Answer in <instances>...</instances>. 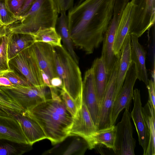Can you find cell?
Wrapping results in <instances>:
<instances>
[{"mask_svg": "<svg viewBox=\"0 0 155 155\" xmlns=\"http://www.w3.org/2000/svg\"><path fill=\"white\" fill-rule=\"evenodd\" d=\"M116 0H84L68 10L67 20L73 45L92 54L103 41Z\"/></svg>", "mask_w": 155, "mask_h": 155, "instance_id": "cell-1", "label": "cell"}, {"mask_svg": "<svg viewBox=\"0 0 155 155\" xmlns=\"http://www.w3.org/2000/svg\"><path fill=\"white\" fill-rule=\"evenodd\" d=\"M50 89L51 98L25 112L37 122L46 139L54 145L63 141L69 136L74 117L58 95L57 88L51 87Z\"/></svg>", "mask_w": 155, "mask_h": 155, "instance_id": "cell-2", "label": "cell"}, {"mask_svg": "<svg viewBox=\"0 0 155 155\" xmlns=\"http://www.w3.org/2000/svg\"><path fill=\"white\" fill-rule=\"evenodd\" d=\"M59 14L54 0H35L19 20L7 26L11 32L34 35L40 28H55Z\"/></svg>", "mask_w": 155, "mask_h": 155, "instance_id": "cell-3", "label": "cell"}, {"mask_svg": "<svg viewBox=\"0 0 155 155\" xmlns=\"http://www.w3.org/2000/svg\"><path fill=\"white\" fill-rule=\"evenodd\" d=\"M57 73L63 88L75 102L78 109L82 104V79L78 65L63 45L54 47Z\"/></svg>", "mask_w": 155, "mask_h": 155, "instance_id": "cell-4", "label": "cell"}, {"mask_svg": "<svg viewBox=\"0 0 155 155\" xmlns=\"http://www.w3.org/2000/svg\"><path fill=\"white\" fill-rule=\"evenodd\" d=\"M21 107L24 111L29 110L41 102L51 98L49 87L40 86L0 87Z\"/></svg>", "mask_w": 155, "mask_h": 155, "instance_id": "cell-5", "label": "cell"}, {"mask_svg": "<svg viewBox=\"0 0 155 155\" xmlns=\"http://www.w3.org/2000/svg\"><path fill=\"white\" fill-rule=\"evenodd\" d=\"M130 0H116L111 19L104 35L101 58L108 73L117 58L113 46L116 31L123 11Z\"/></svg>", "mask_w": 155, "mask_h": 155, "instance_id": "cell-6", "label": "cell"}, {"mask_svg": "<svg viewBox=\"0 0 155 155\" xmlns=\"http://www.w3.org/2000/svg\"><path fill=\"white\" fill-rule=\"evenodd\" d=\"M135 5L130 35L138 38L154 25L155 0H131Z\"/></svg>", "mask_w": 155, "mask_h": 155, "instance_id": "cell-7", "label": "cell"}, {"mask_svg": "<svg viewBox=\"0 0 155 155\" xmlns=\"http://www.w3.org/2000/svg\"><path fill=\"white\" fill-rule=\"evenodd\" d=\"M9 62L33 86L45 85L41 69L28 48L23 50Z\"/></svg>", "mask_w": 155, "mask_h": 155, "instance_id": "cell-8", "label": "cell"}, {"mask_svg": "<svg viewBox=\"0 0 155 155\" xmlns=\"http://www.w3.org/2000/svg\"><path fill=\"white\" fill-rule=\"evenodd\" d=\"M120 55V53L117 57L108 73L107 85L100 108L97 130L112 125L111 116L115 99L117 73Z\"/></svg>", "mask_w": 155, "mask_h": 155, "instance_id": "cell-9", "label": "cell"}, {"mask_svg": "<svg viewBox=\"0 0 155 155\" xmlns=\"http://www.w3.org/2000/svg\"><path fill=\"white\" fill-rule=\"evenodd\" d=\"M130 113L125 109L121 121L116 126L114 152L117 155H134L136 141L133 136Z\"/></svg>", "mask_w": 155, "mask_h": 155, "instance_id": "cell-10", "label": "cell"}, {"mask_svg": "<svg viewBox=\"0 0 155 155\" xmlns=\"http://www.w3.org/2000/svg\"><path fill=\"white\" fill-rule=\"evenodd\" d=\"M137 79L134 65L132 62L127 73L123 86L114 103L111 116L112 125H114L120 112L129 110L133 95V87Z\"/></svg>", "mask_w": 155, "mask_h": 155, "instance_id": "cell-11", "label": "cell"}, {"mask_svg": "<svg viewBox=\"0 0 155 155\" xmlns=\"http://www.w3.org/2000/svg\"><path fill=\"white\" fill-rule=\"evenodd\" d=\"M28 48L41 70L48 75L50 81L52 78L58 77L56 69L54 47L44 42H35Z\"/></svg>", "mask_w": 155, "mask_h": 155, "instance_id": "cell-12", "label": "cell"}, {"mask_svg": "<svg viewBox=\"0 0 155 155\" xmlns=\"http://www.w3.org/2000/svg\"><path fill=\"white\" fill-rule=\"evenodd\" d=\"M134 106L130 114L137 133L139 144L142 147L145 155L147 150L150 139L149 127L144 118L140 90H134L133 99Z\"/></svg>", "mask_w": 155, "mask_h": 155, "instance_id": "cell-13", "label": "cell"}, {"mask_svg": "<svg viewBox=\"0 0 155 155\" xmlns=\"http://www.w3.org/2000/svg\"><path fill=\"white\" fill-rule=\"evenodd\" d=\"M82 103L87 108L97 128L100 108L96 97L91 67L86 71L82 81Z\"/></svg>", "mask_w": 155, "mask_h": 155, "instance_id": "cell-14", "label": "cell"}, {"mask_svg": "<svg viewBox=\"0 0 155 155\" xmlns=\"http://www.w3.org/2000/svg\"><path fill=\"white\" fill-rule=\"evenodd\" d=\"M97 130L89 112L85 106L82 103L81 107L74 117L69 136H79L87 143Z\"/></svg>", "mask_w": 155, "mask_h": 155, "instance_id": "cell-15", "label": "cell"}, {"mask_svg": "<svg viewBox=\"0 0 155 155\" xmlns=\"http://www.w3.org/2000/svg\"><path fill=\"white\" fill-rule=\"evenodd\" d=\"M9 113L19 122L28 144L32 146L37 141L46 139L39 124L25 111L19 113L9 111Z\"/></svg>", "mask_w": 155, "mask_h": 155, "instance_id": "cell-16", "label": "cell"}, {"mask_svg": "<svg viewBox=\"0 0 155 155\" xmlns=\"http://www.w3.org/2000/svg\"><path fill=\"white\" fill-rule=\"evenodd\" d=\"M135 5L130 1L125 7L118 25L113 46L114 54L117 57L120 52L123 42L127 35L129 33Z\"/></svg>", "mask_w": 155, "mask_h": 155, "instance_id": "cell-17", "label": "cell"}, {"mask_svg": "<svg viewBox=\"0 0 155 155\" xmlns=\"http://www.w3.org/2000/svg\"><path fill=\"white\" fill-rule=\"evenodd\" d=\"M130 35L131 58L134 64L137 78L147 86L149 79L146 66V52L139 43L138 38Z\"/></svg>", "mask_w": 155, "mask_h": 155, "instance_id": "cell-18", "label": "cell"}, {"mask_svg": "<svg viewBox=\"0 0 155 155\" xmlns=\"http://www.w3.org/2000/svg\"><path fill=\"white\" fill-rule=\"evenodd\" d=\"M0 138L28 144L19 122L12 116L0 115Z\"/></svg>", "mask_w": 155, "mask_h": 155, "instance_id": "cell-19", "label": "cell"}, {"mask_svg": "<svg viewBox=\"0 0 155 155\" xmlns=\"http://www.w3.org/2000/svg\"><path fill=\"white\" fill-rule=\"evenodd\" d=\"M91 68L93 71L96 97L100 108L107 85L108 73L101 58L94 60Z\"/></svg>", "mask_w": 155, "mask_h": 155, "instance_id": "cell-20", "label": "cell"}, {"mask_svg": "<svg viewBox=\"0 0 155 155\" xmlns=\"http://www.w3.org/2000/svg\"><path fill=\"white\" fill-rule=\"evenodd\" d=\"M130 42V35L129 33L123 42L121 50L120 58L117 75L115 100L123 86L127 73L132 62Z\"/></svg>", "mask_w": 155, "mask_h": 155, "instance_id": "cell-21", "label": "cell"}, {"mask_svg": "<svg viewBox=\"0 0 155 155\" xmlns=\"http://www.w3.org/2000/svg\"><path fill=\"white\" fill-rule=\"evenodd\" d=\"M8 28L7 55L9 61L21 51L29 47L34 43V41L33 35L11 32Z\"/></svg>", "mask_w": 155, "mask_h": 155, "instance_id": "cell-22", "label": "cell"}, {"mask_svg": "<svg viewBox=\"0 0 155 155\" xmlns=\"http://www.w3.org/2000/svg\"><path fill=\"white\" fill-rule=\"evenodd\" d=\"M116 135L115 125L96 131L87 142L88 148L92 149L97 145L103 146L114 152Z\"/></svg>", "mask_w": 155, "mask_h": 155, "instance_id": "cell-23", "label": "cell"}, {"mask_svg": "<svg viewBox=\"0 0 155 155\" xmlns=\"http://www.w3.org/2000/svg\"><path fill=\"white\" fill-rule=\"evenodd\" d=\"M59 13L60 15L58 18L57 24L58 25V33L64 44L65 48L78 64V57L74 50L73 44L70 35L66 12H61Z\"/></svg>", "mask_w": 155, "mask_h": 155, "instance_id": "cell-24", "label": "cell"}, {"mask_svg": "<svg viewBox=\"0 0 155 155\" xmlns=\"http://www.w3.org/2000/svg\"><path fill=\"white\" fill-rule=\"evenodd\" d=\"M34 42H43L53 47H61V39L55 28L39 29L34 35Z\"/></svg>", "mask_w": 155, "mask_h": 155, "instance_id": "cell-25", "label": "cell"}, {"mask_svg": "<svg viewBox=\"0 0 155 155\" xmlns=\"http://www.w3.org/2000/svg\"><path fill=\"white\" fill-rule=\"evenodd\" d=\"M32 146L0 138V155H21L30 150Z\"/></svg>", "mask_w": 155, "mask_h": 155, "instance_id": "cell-26", "label": "cell"}, {"mask_svg": "<svg viewBox=\"0 0 155 155\" xmlns=\"http://www.w3.org/2000/svg\"><path fill=\"white\" fill-rule=\"evenodd\" d=\"M8 32L7 26L0 28V73L12 70L8 58Z\"/></svg>", "mask_w": 155, "mask_h": 155, "instance_id": "cell-27", "label": "cell"}, {"mask_svg": "<svg viewBox=\"0 0 155 155\" xmlns=\"http://www.w3.org/2000/svg\"><path fill=\"white\" fill-rule=\"evenodd\" d=\"M0 20L6 26L12 25L19 20L9 10L6 0H0Z\"/></svg>", "mask_w": 155, "mask_h": 155, "instance_id": "cell-28", "label": "cell"}, {"mask_svg": "<svg viewBox=\"0 0 155 155\" xmlns=\"http://www.w3.org/2000/svg\"><path fill=\"white\" fill-rule=\"evenodd\" d=\"M0 73L14 85L27 87L33 86L25 78L20 76L12 69Z\"/></svg>", "mask_w": 155, "mask_h": 155, "instance_id": "cell-29", "label": "cell"}, {"mask_svg": "<svg viewBox=\"0 0 155 155\" xmlns=\"http://www.w3.org/2000/svg\"><path fill=\"white\" fill-rule=\"evenodd\" d=\"M60 93V96L67 110L74 117L78 110L75 102L63 88L61 89Z\"/></svg>", "mask_w": 155, "mask_h": 155, "instance_id": "cell-30", "label": "cell"}, {"mask_svg": "<svg viewBox=\"0 0 155 155\" xmlns=\"http://www.w3.org/2000/svg\"><path fill=\"white\" fill-rule=\"evenodd\" d=\"M0 108L10 115L9 111L19 113L24 111L17 103L8 101L0 96Z\"/></svg>", "mask_w": 155, "mask_h": 155, "instance_id": "cell-31", "label": "cell"}, {"mask_svg": "<svg viewBox=\"0 0 155 155\" xmlns=\"http://www.w3.org/2000/svg\"><path fill=\"white\" fill-rule=\"evenodd\" d=\"M155 122L153 119L150 120L149 130L150 139L148 147L145 155H155Z\"/></svg>", "mask_w": 155, "mask_h": 155, "instance_id": "cell-32", "label": "cell"}, {"mask_svg": "<svg viewBox=\"0 0 155 155\" xmlns=\"http://www.w3.org/2000/svg\"><path fill=\"white\" fill-rule=\"evenodd\" d=\"M25 1V0H8L6 1L8 8L11 12L14 15L18 18Z\"/></svg>", "mask_w": 155, "mask_h": 155, "instance_id": "cell-33", "label": "cell"}, {"mask_svg": "<svg viewBox=\"0 0 155 155\" xmlns=\"http://www.w3.org/2000/svg\"><path fill=\"white\" fill-rule=\"evenodd\" d=\"M59 13L61 12H66L74 6V0H54Z\"/></svg>", "mask_w": 155, "mask_h": 155, "instance_id": "cell-34", "label": "cell"}, {"mask_svg": "<svg viewBox=\"0 0 155 155\" xmlns=\"http://www.w3.org/2000/svg\"><path fill=\"white\" fill-rule=\"evenodd\" d=\"M147 87L149 93L148 102L153 108L155 110V84H153L152 80L149 79Z\"/></svg>", "mask_w": 155, "mask_h": 155, "instance_id": "cell-35", "label": "cell"}, {"mask_svg": "<svg viewBox=\"0 0 155 155\" xmlns=\"http://www.w3.org/2000/svg\"><path fill=\"white\" fill-rule=\"evenodd\" d=\"M35 0H25L24 3L18 18H20L30 8Z\"/></svg>", "mask_w": 155, "mask_h": 155, "instance_id": "cell-36", "label": "cell"}, {"mask_svg": "<svg viewBox=\"0 0 155 155\" xmlns=\"http://www.w3.org/2000/svg\"><path fill=\"white\" fill-rule=\"evenodd\" d=\"M50 82L51 85L53 87L61 89L63 88V82L58 77L52 78L50 80Z\"/></svg>", "mask_w": 155, "mask_h": 155, "instance_id": "cell-37", "label": "cell"}, {"mask_svg": "<svg viewBox=\"0 0 155 155\" xmlns=\"http://www.w3.org/2000/svg\"><path fill=\"white\" fill-rule=\"evenodd\" d=\"M14 85L7 78L0 73V87H12Z\"/></svg>", "mask_w": 155, "mask_h": 155, "instance_id": "cell-38", "label": "cell"}, {"mask_svg": "<svg viewBox=\"0 0 155 155\" xmlns=\"http://www.w3.org/2000/svg\"><path fill=\"white\" fill-rule=\"evenodd\" d=\"M41 71L43 81L45 85L49 87H51L48 77L44 71L41 70Z\"/></svg>", "mask_w": 155, "mask_h": 155, "instance_id": "cell-39", "label": "cell"}, {"mask_svg": "<svg viewBox=\"0 0 155 155\" xmlns=\"http://www.w3.org/2000/svg\"><path fill=\"white\" fill-rule=\"evenodd\" d=\"M0 115L3 116H10L8 115L7 113L5 112L2 109L0 108Z\"/></svg>", "mask_w": 155, "mask_h": 155, "instance_id": "cell-40", "label": "cell"}, {"mask_svg": "<svg viewBox=\"0 0 155 155\" xmlns=\"http://www.w3.org/2000/svg\"><path fill=\"white\" fill-rule=\"evenodd\" d=\"M3 26H4V25L2 23V22L1 21V20H0V28L1 27H2Z\"/></svg>", "mask_w": 155, "mask_h": 155, "instance_id": "cell-41", "label": "cell"}, {"mask_svg": "<svg viewBox=\"0 0 155 155\" xmlns=\"http://www.w3.org/2000/svg\"><path fill=\"white\" fill-rule=\"evenodd\" d=\"M80 0L81 1H83V0Z\"/></svg>", "mask_w": 155, "mask_h": 155, "instance_id": "cell-42", "label": "cell"}, {"mask_svg": "<svg viewBox=\"0 0 155 155\" xmlns=\"http://www.w3.org/2000/svg\"><path fill=\"white\" fill-rule=\"evenodd\" d=\"M8 0H6V1H8Z\"/></svg>", "mask_w": 155, "mask_h": 155, "instance_id": "cell-43", "label": "cell"}]
</instances>
